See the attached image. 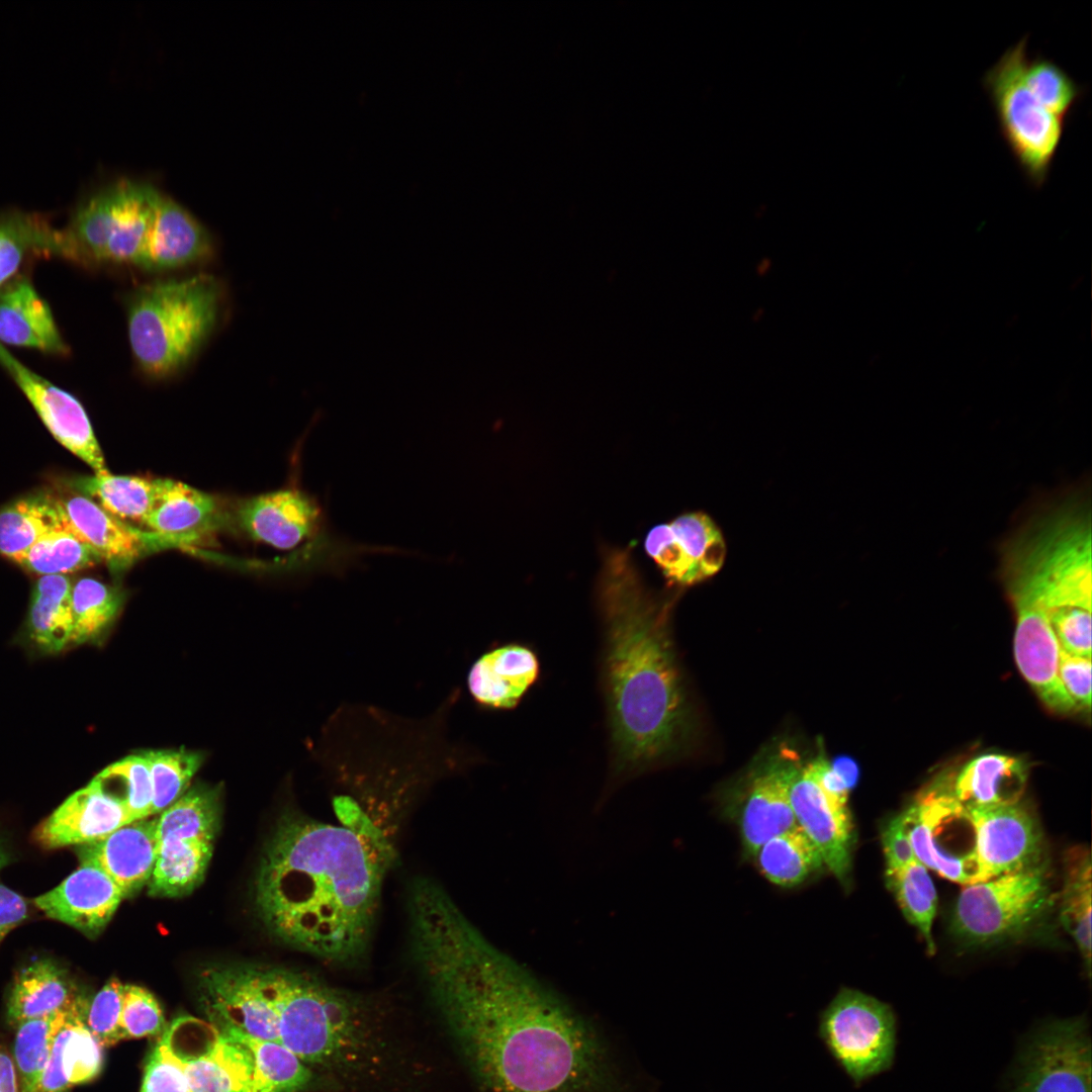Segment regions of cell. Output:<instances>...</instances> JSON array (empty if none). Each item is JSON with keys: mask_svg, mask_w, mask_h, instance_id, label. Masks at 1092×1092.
<instances>
[{"mask_svg": "<svg viewBox=\"0 0 1092 1092\" xmlns=\"http://www.w3.org/2000/svg\"><path fill=\"white\" fill-rule=\"evenodd\" d=\"M72 583L66 575H42L35 583L28 616L32 640L48 652L71 643Z\"/></svg>", "mask_w": 1092, "mask_h": 1092, "instance_id": "36", "label": "cell"}, {"mask_svg": "<svg viewBox=\"0 0 1092 1092\" xmlns=\"http://www.w3.org/2000/svg\"><path fill=\"white\" fill-rule=\"evenodd\" d=\"M77 994L63 970L50 960H38L15 977L7 1000V1022L12 1027L52 1014Z\"/></svg>", "mask_w": 1092, "mask_h": 1092, "instance_id": "32", "label": "cell"}, {"mask_svg": "<svg viewBox=\"0 0 1092 1092\" xmlns=\"http://www.w3.org/2000/svg\"><path fill=\"white\" fill-rule=\"evenodd\" d=\"M71 601V643L80 644L97 638L105 631L119 613L123 597L114 586L84 577L72 585Z\"/></svg>", "mask_w": 1092, "mask_h": 1092, "instance_id": "42", "label": "cell"}, {"mask_svg": "<svg viewBox=\"0 0 1092 1092\" xmlns=\"http://www.w3.org/2000/svg\"><path fill=\"white\" fill-rule=\"evenodd\" d=\"M223 302V284L208 273L138 286L125 309L139 369L157 379L182 371L216 328Z\"/></svg>", "mask_w": 1092, "mask_h": 1092, "instance_id": "5", "label": "cell"}, {"mask_svg": "<svg viewBox=\"0 0 1092 1092\" xmlns=\"http://www.w3.org/2000/svg\"><path fill=\"white\" fill-rule=\"evenodd\" d=\"M420 973L478 1092H658L615 1036L474 934Z\"/></svg>", "mask_w": 1092, "mask_h": 1092, "instance_id": "1", "label": "cell"}, {"mask_svg": "<svg viewBox=\"0 0 1092 1092\" xmlns=\"http://www.w3.org/2000/svg\"><path fill=\"white\" fill-rule=\"evenodd\" d=\"M140 1092H192L180 1062L163 1038L147 1059Z\"/></svg>", "mask_w": 1092, "mask_h": 1092, "instance_id": "49", "label": "cell"}, {"mask_svg": "<svg viewBox=\"0 0 1092 1092\" xmlns=\"http://www.w3.org/2000/svg\"><path fill=\"white\" fill-rule=\"evenodd\" d=\"M59 502L74 533L112 569H124L144 556L172 547L162 537L122 522L83 494Z\"/></svg>", "mask_w": 1092, "mask_h": 1092, "instance_id": "20", "label": "cell"}, {"mask_svg": "<svg viewBox=\"0 0 1092 1092\" xmlns=\"http://www.w3.org/2000/svg\"><path fill=\"white\" fill-rule=\"evenodd\" d=\"M1061 649L1091 658V611L1080 608L1058 610L1048 616Z\"/></svg>", "mask_w": 1092, "mask_h": 1092, "instance_id": "50", "label": "cell"}, {"mask_svg": "<svg viewBox=\"0 0 1092 1092\" xmlns=\"http://www.w3.org/2000/svg\"><path fill=\"white\" fill-rule=\"evenodd\" d=\"M1027 776L1023 760L985 753L973 758L958 774L952 795L966 810L1016 804L1025 790Z\"/></svg>", "mask_w": 1092, "mask_h": 1092, "instance_id": "31", "label": "cell"}, {"mask_svg": "<svg viewBox=\"0 0 1092 1092\" xmlns=\"http://www.w3.org/2000/svg\"><path fill=\"white\" fill-rule=\"evenodd\" d=\"M967 811L975 831L982 882L1043 861L1039 827L1019 802Z\"/></svg>", "mask_w": 1092, "mask_h": 1092, "instance_id": "16", "label": "cell"}, {"mask_svg": "<svg viewBox=\"0 0 1092 1092\" xmlns=\"http://www.w3.org/2000/svg\"><path fill=\"white\" fill-rule=\"evenodd\" d=\"M69 526L59 497L37 495L0 511V553L15 561L47 534Z\"/></svg>", "mask_w": 1092, "mask_h": 1092, "instance_id": "35", "label": "cell"}, {"mask_svg": "<svg viewBox=\"0 0 1092 1092\" xmlns=\"http://www.w3.org/2000/svg\"><path fill=\"white\" fill-rule=\"evenodd\" d=\"M881 839L886 875L896 873L916 860L903 813L888 822L882 830Z\"/></svg>", "mask_w": 1092, "mask_h": 1092, "instance_id": "52", "label": "cell"}, {"mask_svg": "<svg viewBox=\"0 0 1092 1092\" xmlns=\"http://www.w3.org/2000/svg\"><path fill=\"white\" fill-rule=\"evenodd\" d=\"M237 520L252 539L279 550L323 546L338 538L329 532L316 498L294 486L245 500Z\"/></svg>", "mask_w": 1092, "mask_h": 1092, "instance_id": "14", "label": "cell"}, {"mask_svg": "<svg viewBox=\"0 0 1092 1092\" xmlns=\"http://www.w3.org/2000/svg\"><path fill=\"white\" fill-rule=\"evenodd\" d=\"M199 987L214 1027H233L255 1038L279 1042L277 1015L262 990L258 969L210 968L202 972Z\"/></svg>", "mask_w": 1092, "mask_h": 1092, "instance_id": "17", "label": "cell"}, {"mask_svg": "<svg viewBox=\"0 0 1092 1092\" xmlns=\"http://www.w3.org/2000/svg\"><path fill=\"white\" fill-rule=\"evenodd\" d=\"M1025 83L1041 105L1054 115L1068 120L1085 94V88L1054 60L1042 55L1028 58Z\"/></svg>", "mask_w": 1092, "mask_h": 1092, "instance_id": "45", "label": "cell"}, {"mask_svg": "<svg viewBox=\"0 0 1092 1092\" xmlns=\"http://www.w3.org/2000/svg\"><path fill=\"white\" fill-rule=\"evenodd\" d=\"M0 1092H19L14 1062L0 1043Z\"/></svg>", "mask_w": 1092, "mask_h": 1092, "instance_id": "54", "label": "cell"}, {"mask_svg": "<svg viewBox=\"0 0 1092 1092\" xmlns=\"http://www.w3.org/2000/svg\"><path fill=\"white\" fill-rule=\"evenodd\" d=\"M158 818L131 821L94 842L77 846L81 863L103 871L127 897L149 883L157 860Z\"/></svg>", "mask_w": 1092, "mask_h": 1092, "instance_id": "25", "label": "cell"}, {"mask_svg": "<svg viewBox=\"0 0 1092 1092\" xmlns=\"http://www.w3.org/2000/svg\"><path fill=\"white\" fill-rule=\"evenodd\" d=\"M540 673L536 653L528 646L508 644L481 655L468 673V689L480 705L497 710L515 708Z\"/></svg>", "mask_w": 1092, "mask_h": 1092, "instance_id": "29", "label": "cell"}, {"mask_svg": "<svg viewBox=\"0 0 1092 1092\" xmlns=\"http://www.w3.org/2000/svg\"><path fill=\"white\" fill-rule=\"evenodd\" d=\"M1010 603L1016 617L1014 656L1021 674L1051 710H1076L1058 674L1060 646L1046 614L1027 601Z\"/></svg>", "mask_w": 1092, "mask_h": 1092, "instance_id": "21", "label": "cell"}, {"mask_svg": "<svg viewBox=\"0 0 1092 1092\" xmlns=\"http://www.w3.org/2000/svg\"><path fill=\"white\" fill-rule=\"evenodd\" d=\"M134 821L125 806L93 779L66 799L34 831L44 848L82 845L99 840Z\"/></svg>", "mask_w": 1092, "mask_h": 1092, "instance_id": "22", "label": "cell"}, {"mask_svg": "<svg viewBox=\"0 0 1092 1092\" xmlns=\"http://www.w3.org/2000/svg\"><path fill=\"white\" fill-rule=\"evenodd\" d=\"M123 894L100 869L81 866L53 890L36 897L34 905L48 917L87 936L97 935L109 922Z\"/></svg>", "mask_w": 1092, "mask_h": 1092, "instance_id": "23", "label": "cell"}, {"mask_svg": "<svg viewBox=\"0 0 1092 1092\" xmlns=\"http://www.w3.org/2000/svg\"><path fill=\"white\" fill-rule=\"evenodd\" d=\"M258 976L277 1015L279 1043L313 1072L349 1082L379 1070V1028L354 996L286 969H258Z\"/></svg>", "mask_w": 1092, "mask_h": 1092, "instance_id": "4", "label": "cell"}, {"mask_svg": "<svg viewBox=\"0 0 1092 1092\" xmlns=\"http://www.w3.org/2000/svg\"><path fill=\"white\" fill-rule=\"evenodd\" d=\"M754 857L761 874L785 888L800 885L824 866L818 848L799 826L767 840Z\"/></svg>", "mask_w": 1092, "mask_h": 1092, "instance_id": "39", "label": "cell"}, {"mask_svg": "<svg viewBox=\"0 0 1092 1092\" xmlns=\"http://www.w3.org/2000/svg\"><path fill=\"white\" fill-rule=\"evenodd\" d=\"M793 752L781 750L753 774L740 813L745 852L754 857L767 840L798 827L790 789L797 764Z\"/></svg>", "mask_w": 1092, "mask_h": 1092, "instance_id": "19", "label": "cell"}, {"mask_svg": "<svg viewBox=\"0 0 1092 1092\" xmlns=\"http://www.w3.org/2000/svg\"><path fill=\"white\" fill-rule=\"evenodd\" d=\"M341 824L283 817L256 882L269 930L286 944L334 964L366 951L392 848L356 801H335Z\"/></svg>", "mask_w": 1092, "mask_h": 1092, "instance_id": "2", "label": "cell"}, {"mask_svg": "<svg viewBox=\"0 0 1092 1092\" xmlns=\"http://www.w3.org/2000/svg\"><path fill=\"white\" fill-rule=\"evenodd\" d=\"M818 1034L854 1085L888 1070L894 1060L896 1020L891 1007L841 988L819 1015Z\"/></svg>", "mask_w": 1092, "mask_h": 1092, "instance_id": "10", "label": "cell"}, {"mask_svg": "<svg viewBox=\"0 0 1092 1092\" xmlns=\"http://www.w3.org/2000/svg\"><path fill=\"white\" fill-rule=\"evenodd\" d=\"M1091 1040L1085 1019L1057 1020L1025 1046L1016 1092H1091Z\"/></svg>", "mask_w": 1092, "mask_h": 1092, "instance_id": "12", "label": "cell"}, {"mask_svg": "<svg viewBox=\"0 0 1092 1092\" xmlns=\"http://www.w3.org/2000/svg\"><path fill=\"white\" fill-rule=\"evenodd\" d=\"M86 1000L76 995L62 1009L20 1023L13 1046L19 1092H36L42 1072L60 1030Z\"/></svg>", "mask_w": 1092, "mask_h": 1092, "instance_id": "37", "label": "cell"}, {"mask_svg": "<svg viewBox=\"0 0 1092 1092\" xmlns=\"http://www.w3.org/2000/svg\"><path fill=\"white\" fill-rule=\"evenodd\" d=\"M77 489L107 513L144 529L160 489V478L114 475L108 471L79 478Z\"/></svg>", "mask_w": 1092, "mask_h": 1092, "instance_id": "34", "label": "cell"}, {"mask_svg": "<svg viewBox=\"0 0 1092 1092\" xmlns=\"http://www.w3.org/2000/svg\"><path fill=\"white\" fill-rule=\"evenodd\" d=\"M159 190L120 180L82 202L64 229L53 232L49 256L87 270L136 267L154 219Z\"/></svg>", "mask_w": 1092, "mask_h": 1092, "instance_id": "6", "label": "cell"}, {"mask_svg": "<svg viewBox=\"0 0 1092 1092\" xmlns=\"http://www.w3.org/2000/svg\"><path fill=\"white\" fill-rule=\"evenodd\" d=\"M216 1029L250 1052L254 1065L251 1092H300L313 1082L314 1072L281 1043L255 1038L233 1027Z\"/></svg>", "mask_w": 1092, "mask_h": 1092, "instance_id": "33", "label": "cell"}, {"mask_svg": "<svg viewBox=\"0 0 1092 1092\" xmlns=\"http://www.w3.org/2000/svg\"><path fill=\"white\" fill-rule=\"evenodd\" d=\"M1045 863L964 886L953 907L951 930L971 945L1015 936L1050 906Z\"/></svg>", "mask_w": 1092, "mask_h": 1092, "instance_id": "9", "label": "cell"}, {"mask_svg": "<svg viewBox=\"0 0 1092 1092\" xmlns=\"http://www.w3.org/2000/svg\"><path fill=\"white\" fill-rule=\"evenodd\" d=\"M123 984L111 978L88 1003L86 1024L103 1046L124 1039L121 1027Z\"/></svg>", "mask_w": 1092, "mask_h": 1092, "instance_id": "47", "label": "cell"}, {"mask_svg": "<svg viewBox=\"0 0 1092 1092\" xmlns=\"http://www.w3.org/2000/svg\"><path fill=\"white\" fill-rule=\"evenodd\" d=\"M603 679L617 771L647 770L684 740L690 713L670 632L672 598L647 587L630 548H605L597 581Z\"/></svg>", "mask_w": 1092, "mask_h": 1092, "instance_id": "3", "label": "cell"}, {"mask_svg": "<svg viewBox=\"0 0 1092 1092\" xmlns=\"http://www.w3.org/2000/svg\"><path fill=\"white\" fill-rule=\"evenodd\" d=\"M152 779L153 802L152 815L162 813L188 788L190 781L200 767L203 756L189 750H151L144 751Z\"/></svg>", "mask_w": 1092, "mask_h": 1092, "instance_id": "46", "label": "cell"}, {"mask_svg": "<svg viewBox=\"0 0 1092 1092\" xmlns=\"http://www.w3.org/2000/svg\"><path fill=\"white\" fill-rule=\"evenodd\" d=\"M121 1027L124 1039L159 1035L165 1018L155 996L136 985H123Z\"/></svg>", "mask_w": 1092, "mask_h": 1092, "instance_id": "48", "label": "cell"}, {"mask_svg": "<svg viewBox=\"0 0 1092 1092\" xmlns=\"http://www.w3.org/2000/svg\"><path fill=\"white\" fill-rule=\"evenodd\" d=\"M219 810L218 789L199 785L161 813L150 895H184L201 882L212 854Z\"/></svg>", "mask_w": 1092, "mask_h": 1092, "instance_id": "8", "label": "cell"}, {"mask_svg": "<svg viewBox=\"0 0 1092 1092\" xmlns=\"http://www.w3.org/2000/svg\"><path fill=\"white\" fill-rule=\"evenodd\" d=\"M1060 919L1074 938L1086 972L1091 967V857L1089 850L1075 847L1065 857L1064 886L1060 898Z\"/></svg>", "mask_w": 1092, "mask_h": 1092, "instance_id": "38", "label": "cell"}, {"mask_svg": "<svg viewBox=\"0 0 1092 1092\" xmlns=\"http://www.w3.org/2000/svg\"><path fill=\"white\" fill-rule=\"evenodd\" d=\"M790 796L798 826L818 848L824 866L845 885L854 842L848 806L824 792L809 762L796 771Z\"/></svg>", "mask_w": 1092, "mask_h": 1092, "instance_id": "18", "label": "cell"}, {"mask_svg": "<svg viewBox=\"0 0 1092 1092\" xmlns=\"http://www.w3.org/2000/svg\"><path fill=\"white\" fill-rule=\"evenodd\" d=\"M221 523L222 514L212 495L181 481L160 478L159 495L144 528L175 547L200 542Z\"/></svg>", "mask_w": 1092, "mask_h": 1092, "instance_id": "27", "label": "cell"}, {"mask_svg": "<svg viewBox=\"0 0 1092 1092\" xmlns=\"http://www.w3.org/2000/svg\"><path fill=\"white\" fill-rule=\"evenodd\" d=\"M6 863H7V854L4 851V849L0 846V869L2 867H4Z\"/></svg>", "mask_w": 1092, "mask_h": 1092, "instance_id": "55", "label": "cell"}, {"mask_svg": "<svg viewBox=\"0 0 1092 1092\" xmlns=\"http://www.w3.org/2000/svg\"><path fill=\"white\" fill-rule=\"evenodd\" d=\"M94 779L125 806L133 820L152 816L153 786L143 752L110 764Z\"/></svg>", "mask_w": 1092, "mask_h": 1092, "instance_id": "44", "label": "cell"}, {"mask_svg": "<svg viewBox=\"0 0 1092 1092\" xmlns=\"http://www.w3.org/2000/svg\"><path fill=\"white\" fill-rule=\"evenodd\" d=\"M102 561L70 528L43 536L15 562L43 575H65Z\"/></svg>", "mask_w": 1092, "mask_h": 1092, "instance_id": "43", "label": "cell"}, {"mask_svg": "<svg viewBox=\"0 0 1092 1092\" xmlns=\"http://www.w3.org/2000/svg\"><path fill=\"white\" fill-rule=\"evenodd\" d=\"M0 363L29 400L55 439L90 466L94 473L108 471L102 450L82 403L70 392L23 365L1 344Z\"/></svg>", "mask_w": 1092, "mask_h": 1092, "instance_id": "15", "label": "cell"}, {"mask_svg": "<svg viewBox=\"0 0 1092 1092\" xmlns=\"http://www.w3.org/2000/svg\"><path fill=\"white\" fill-rule=\"evenodd\" d=\"M902 813L916 860L963 886L982 882L974 827L952 790L938 782Z\"/></svg>", "mask_w": 1092, "mask_h": 1092, "instance_id": "11", "label": "cell"}, {"mask_svg": "<svg viewBox=\"0 0 1092 1092\" xmlns=\"http://www.w3.org/2000/svg\"><path fill=\"white\" fill-rule=\"evenodd\" d=\"M1058 674L1077 708L1087 712L1091 706V658L1066 652L1060 648Z\"/></svg>", "mask_w": 1092, "mask_h": 1092, "instance_id": "51", "label": "cell"}, {"mask_svg": "<svg viewBox=\"0 0 1092 1092\" xmlns=\"http://www.w3.org/2000/svg\"><path fill=\"white\" fill-rule=\"evenodd\" d=\"M26 917L27 904L23 897L0 881V942Z\"/></svg>", "mask_w": 1092, "mask_h": 1092, "instance_id": "53", "label": "cell"}, {"mask_svg": "<svg viewBox=\"0 0 1092 1092\" xmlns=\"http://www.w3.org/2000/svg\"><path fill=\"white\" fill-rule=\"evenodd\" d=\"M87 999L55 1038L36 1092H69L95 1079L102 1070L103 1045L86 1024Z\"/></svg>", "mask_w": 1092, "mask_h": 1092, "instance_id": "30", "label": "cell"}, {"mask_svg": "<svg viewBox=\"0 0 1092 1092\" xmlns=\"http://www.w3.org/2000/svg\"><path fill=\"white\" fill-rule=\"evenodd\" d=\"M53 226L34 214L0 215V289L19 277L31 255L47 257Z\"/></svg>", "mask_w": 1092, "mask_h": 1092, "instance_id": "40", "label": "cell"}, {"mask_svg": "<svg viewBox=\"0 0 1092 1092\" xmlns=\"http://www.w3.org/2000/svg\"><path fill=\"white\" fill-rule=\"evenodd\" d=\"M926 869L918 860L908 867L886 875L889 889L894 894L905 918L917 928L930 954L935 951L932 925L936 915L937 894Z\"/></svg>", "mask_w": 1092, "mask_h": 1092, "instance_id": "41", "label": "cell"}, {"mask_svg": "<svg viewBox=\"0 0 1092 1092\" xmlns=\"http://www.w3.org/2000/svg\"><path fill=\"white\" fill-rule=\"evenodd\" d=\"M644 550L671 586H690L707 580L722 568L726 543L715 521L706 513L689 512L651 528Z\"/></svg>", "mask_w": 1092, "mask_h": 1092, "instance_id": "13", "label": "cell"}, {"mask_svg": "<svg viewBox=\"0 0 1092 1092\" xmlns=\"http://www.w3.org/2000/svg\"><path fill=\"white\" fill-rule=\"evenodd\" d=\"M178 1045L164 1041L180 1062L192 1092H251L253 1059L246 1046L204 1024L202 1037Z\"/></svg>", "mask_w": 1092, "mask_h": 1092, "instance_id": "24", "label": "cell"}, {"mask_svg": "<svg viewBox=\"0 0 1092 1092\" xmlns=\"http://www.w3.org/2000/svg\"><path fill=\"white\" fill-rule=\"evenodd\" d=\"M0 344L67 356L49 303L23 274L0 289Z\"/></svg>", "mask_w": 1092, "mask_h": 1092, "instance_id": "28", "label": "cell"}, {"mask_svg": "<svg viewBox=\"0 0 1092 1092\" xmlns=\"http://www.w3.org/2000/svg\"><path fill=\"white\" fill-rule=\"evenodd\" d=\"M1027 48L1024 35L984 73L981 84L1002 140L1028 184L1039 189L1049 179L1067 121L1046 110L1028 89Z\"/></svg>", "mask_w": 1092, "mask_h": 1092, "instance_id": "7", "label": "cell"}, {"mask_svg": "<svg viewBox=\"0 0 1092 1092\" xmlns=\"http://www.w3.org/2000/svg\"><path fill=\"white\" fill-rule=\"evenodd\" d=\"M214 252L208 231L182 205L159 192L154 219L136 268L164 272L208 260Z\"/></svg>", "mask_w": 1092, "mask_h": 1092, "instance_id": "26", "label": "cell"}]
</instances>
